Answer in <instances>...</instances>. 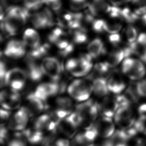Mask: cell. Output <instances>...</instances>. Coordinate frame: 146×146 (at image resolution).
Masks as SVG:
<instances>
[{
  "label": "cell",
  "instance_id": "7bdbcfd3",
  "mask_svg": "<svg viewBox=\"0 0 146 146\" xmlns=\"http://www.w3.org/2000/svg\"><path fill=\"white\" fill-rule=\"evenodd\" d=\"M108 1L113 6H119L120 5L129 2L132 0H108Z\"/></svg>",
  "mask_w": 146,
  "mask_h": 146
},
{
  "label": "cell",
  "instance_id": "f6af8a7d",
  "mask_svg": "<svg viewBox=\"0 0 146 146\" xmlns=\"http://www.w3.org/2000/svg\"><path fill=\"white\" fill-rule=\"evenodd\" d=\"M3 9H4V7L0 3V22L2 21L5 17Z\"/></svg>",
  "mask_w": 146,
  "mask_h": 146
},
{
  "label": "cell",
  "instance_id": "4fadbf2b",
  "mask_svg": "<svg viewBox=\"0 0 146 146\" xmlns=\"http://www.w3.org/2000/svg\"><path fill=\"white\" fill-rule=\"evenodd\" d=\"M26 47L23 40L11 39L7 43L4 53L7 58L19 59L23 57L26 53Z\"/></svg>",
  "mask_w": 146,
  "mask_h": 146
},
{
  "label": "cell",
  "instance_id": "30bf717a",
  "mask_svg": "<svg viewBox=\"0 0 146 146\" xmlns=\"http://www.w3.org/2000/svg\"><path fill=\"white\" fill-rule=\"evenodd\" d=\"M98 136L106 139L110 137L115 132V124L112 117L100 116L94 124Z\"/></svg>",
  "mask_w": 146,
  "mask_h": 146
},
{
  "label": "cell",
  "instance_id": "e0dca14e",
  "mask_svg": "<svg viewBox=\"0 0 146 146\" xmlns=\"http://www.w3.org/2000/svg\"><path fill=\"white\" fill-rule=\"evenodd\" d=\"M27 77L33 82H38L44 75L41 64L37 63V60H27V69L26 70Z\"/></svg>",
  "mask_w": 146,
  "mask_h": 146
},
{
  "label": "cell",
  "instance_id": "ba28073f",
  "mask_svg": "<svg viewBox=\"0 0 146 146\" xmlns=\"http://www.w3.org/2000/svg\"><path fill=\"white\" fill-rule=\"evenodd\" d=\"M123 75L117 71H113L107 77V87L110 94L118 95L126 90L127 83Z\"/></svg>",
  "mask_w": 146,
  "mask_h": 146
},
{
  "label": "cell",
  "instance_id": "d6986e66",
  "mask_svg": "<svg viewBox=\"0 0 146 146\" xmlns=\"http://www.w3.org/2000/svg\"><path fill=\"white\" fill-rule=\"evenodd\" d=\"M77 128L68 116L60 120L58 125V129L62 134L69 138L74 136L76 132Z\"/></svg>",
  "mask_w": 146,
  "mask_h": 146
},
{
  "label": "cell",
  "instance_id": "5b68a950",
  "mask_svg": "<svg viewBox=\"0 0 146 146\" xmlns=\"http://www.w3.org/2000/svg\"><path fill=\"white\" fill-rule=\"evenodd\" d=\"M28 78L26 70L20 68H13L8 70L5 77L4 84L11 89L19 91L22 90Z\"/></svg>",
  "mask_w": 146,
  "mask_h": 146
},
{
  "label": "cell",
  "instance_id": "c3c4849f",
  "mask_svg": "<svg viewBox=\"0 0 146 146\" xmlns=\"http://www.w3.org/2000/svg\"><path fill=\"white\" fill-rule=\"evenodd\" d=\"M46 146H51L50 145H46Z\"/></svg>",
  "mask_w": 146,
  "mask_h": 146
},
{
  "label": "cell",
  "instance_id": "ffe728a7",
  "mask_svg": "<svg viewBox=\"0 0 146 146\" xmlns=\"http://www.w3.org/2000/svg\"><path fill=\"white\" fill-rule=\"evenodd\" d=\"M104 43L100 38L92 39L87 46L88 54L92 58H97L105 52Z\"/></svg>",
  "mask_w": 146,
  "mask_h": 146
},
{
  "label": "cell",
  "instance_id": "52a82bcc",
  "mask_svg": "<svg viewBox=\"0 0 146 146\" xmlns=\"http://www.w3.org/2000/svg\"><path fill=\"white\" fill-rule=\"evenodd\" d=\"M40 64L44 75H47L53 82L60 81L63 68L57 58L53 56L46 57L43 59Z\"/></svg>",
  "mask_w": 146,
  "mask_h": 146
},
{
  "label": "cell",
  "instance_id": "7dc6e473",
  "mask_svg": "<svg viewBox=\"0 0 146 146\" xmlns=\"http://www.w3.org/2000/svg\"><path fill=\"white\" fill-rule=\"evenodd\" d=\"M0 146H6L5 140L0 137Z\"/></svg>",
  "mask_w": 146,
  "mask_h": 146
},
{
  "label": "cell",
  "instance_id": "7402d4cb",
  "mask_svg": "<svg viewBox=\"0 0 146 146\" xmlns=\"http://www.w3.org/2000/svg\"><path fill=\"white\" fill-rule=\"evenodd\" d=\"M111 68L106 62H99L96 64L91 71V74L87 77L91 80H93L96 78H106L110 74Z\"/></svg>",
  "mask_w": 146,
  "mask_h": 146
},
{
  "label": "cell",
  "instance_id": "8d00e7d4",
  "mask_svg": "<svg viewBox=\"0 0 146 146\" xmlns=\"http://www.w3.org/2000/svg\"><path fill=\"white\" fill-rule=\"evenodd\" d=\"M44 3L55 12L59 11L62 7V0H44Z\"/></svg>",
  "mask_w": 146,
  "mask_h": 146
},
{
  "label": "cell",
  "instance_id": "74e56055",
  "mask_svg": "<svg viewBox=\"0 0 146 146\" xmlns=\"http://www.w3.org/2000/svg\"><path fill=\"white\" fill-rule=\"evenodd\" d=\"M10 112L3 108H0V126L3 125L10 117Z\"/></svg>",
  "mask_w": 146,
  "mask_h": 146
},
{
  "label": "cell",
  "instance_id": "83f0119b",
  "mask_svg": "<svg viewBox=\"0 0 146 146\" xmlns=\"http://www.w3.org/2000/svg\"><path fill=\"white\" fill-rule=\"evenodd\" d=\"M72 42L76 44H83L87 41V35L85 28H80L72 30Z\"/></svg>",
  "mask_w": 146,
  "mask_h": 146
},
{
  "label": "cell",
  "instance_id": "cb8c5ba5",
  "mask_svg": "<svg viewBox=\"0 0 146 146\" xmlns=\"http://www.w3.org/2000/svg\"><path fill=\"white\" fill-rule=\"evenodd\" d=\"M30 17L33 25L36 29H42L49 27L47 16L43 10L34 13Z\"/></svg>",
  "mask_w": 146,
  "mask_h": 146
},
{
  "label": "cell",
  "instance_id": "e575fe53",
  "mask_svg": "<svg viewBox=\"0 0 146 146\" xmlns=\"http://www.w3.org/2000/svg\"><path fill=\"white\" fill-rule=\"evenodd\" d=\"M90 2L88 0H70V6L75 11H79L88 7Z\"/></svg>",
  "mask_w": 146,
  "mask_h": 146
},
{
  "label": "cell",
  "instance_id": "9c48e42d",
  "mask_svg": "<svg viewBox=\"0 0 146 146\" xmlns=\"http://www.w3.org/2000/svg\"><path fill=\"white\" fill-rule=\"evenodd\" d=\"M21 103V96L18 91L3 90L0 91V106L7 110L18 108Z\"/></svg>",
  "mask_w": 146,
  "mask_h": 146
},
{
  "label": "cell",
  "instance_id": "44dd1931",
  "mask_svg": "<svg viewBox=\"0 0 146 146\" xmlns=\"http://www.w3.org/2000/svg\"><path fill=\"white\" fill-rule=\"evenodd\" d=\"M92 93L101 99L109 95L106 78H99L92 80Z\"/></svg>",
  "mask_w": 146,
  "mask_h": 146
},
{
  "label": "cell",
  "instance_id": "9a60e30c",
  "mask_svg": "<svg viewBox=\"0 0 146 146\" xmlns=\"http://www.w3.org/2000/svg\"><path fill=\"white\" fill-rule=\"evenodd\" d=\"M92 59V58L88 54L82 55L78 58V62L76 67L70 74L76 77L88 75L93 68Z\"/></svg>",
  "mask_w": 146,
  "mask_h": 146
},
{
  "label": "cell",
  "instance_id": "3957f363",
  "mask_svg": "<svg viewBox=\"0 0 146 146\" xmlns=\"http://www.w3.org/2000/svg\"><path fill=\"white\" fill-rule=\"evenodd\" d=\"M67 91L76 101H86L92 93V81L87 78L74 80L68 86Z\"/></svg>",
  "mask_w": 146,
  "mask_h": 146
},
{
  "label": "cell",
  "instance_id": "484cf974",
  "mask_svg": "<svg viewBox=\"0 0 146 146\" xmlns=\"http://www.w3.org/2000/svg\"><path fill=\"white\" fill-rule=\"evenodd\" d=\"M121 19L110 18V20L106 21L105 32L109 34L119 33L122 28V23Z\"/></svg>",
  "mask_w": 146,
  "mask_h": 146
},
{
  "label": "cell",
  "instance_id": "ab89813d",
  "mask_svg": "<svg viewBox=\"0 0 146 146\" xmlns=\"http://www.w3.org/2000/svg\"><path fill=\"white\" fill-rule=\"evenodd\" d=\"M78 62V58H71L69 59L66 63V70L70 73L76 67Z\"/></svg>",
  "mask_w": 146,
  "mask_h": 146
},
{
  "label": "cell",
  "instance_id": "4316f807",
  "mask_svg": "<svg viewBox=\"0 0 146 146\" xmlns=\"http://www.w3.org/2000/svg\"><path fill=\"white\" fill-rule=\"evenodd\" d=\"M121 18L123 21L128 23H134L139 19V16L129 7H125L121 9Z\"/></svg>",
  "mask_w": 146,
  "mask_h": 146
},
{
  "label": "cell",
  "instance_id": "f35d334b",
  "mask_svg": "<svg viewBox=\"0 0 146 146\" xmlns=\"http://www.w3.org/2000/svg\"><path fill=\"white\" fill-rule=\"evenodd\" d=\"M108 39L110 43L115 46H118L121 41V35L119 33L109 34Z\"/></svg>",
  "mask_w": 146,
  "mask_h": 146
},
{
  "label": "cell",
  "instance_id": "b9f144b4",
  "mask_svg": "<svg viewBox=\"0 0 146 146\" xmlns=\"http://www.w3.org/2000/svg\"><path fill=\"white\" fill-rule=\"evenodd\" d=\"M136 41L141 45L146 47V32L139 34Z\"/></svg>",
  "mask_w": 146,
  "mask_h": 146
},
{
  "label": "cell",
  "instance_id": "8992f818",
  "mask_svg": "<svg viewBox=\"0 0 146 146\" xmlns=\"http://www.w3.org/2000/svg\"><path fill=\"white\" fill-rule=\"evenodd\" d=\"M66 89V84L64 82L43 83L38 85L34 92V94L42 101L46 103L47 99L51 96L63 92Z\"/></svg>",
  "mask_w": 146,
  "mask_h": 146
},
{
  "label": "cell",
  "instance_id": "bcb514c9",
  "mask_svg": "<svg viewBox=\"0 0 146 146\" xmlns=\"http://www.w3.org/2000/svg\"><path fill=\"white\" fill-rule=\"evenodd\" d=\"M21 0H2V2L3 3L5 6H7V8L9 7L8 6V3H10V2H18V1H19Z\"/></svg>",
  "mask_w": 146,
  "mask_h": 146
},
{
  "label": "cell",
  "instance_id": "f1b7e54d",
  "mask_svg": "<svg viewBox=\"0 0 146 146\" xmlns=\"http://www.w3.org/2000/svg\"><path fill=\"white\" fill-rule=\"evenodd\" d=\"M138 35L136 29L132 25H128L124 30V36L128 44L135 42Z\"/></svg>",
  "mask_w": 146,
  "mask_h": 146
},
{
  "label": "cell",
  "instance_id": "ee69618b",
  "mask_svg": "<svg viewBox=\"0 0 146 146\" xmlns=\"http://www.w3.org/2000/svg\"><path fill=\"white\" fill-rule=\"evenodd\" d=\"M138 112L140 115H146V103H143L138 107Z\"/></svg>",
  "mask_w": 146,
  "mask_h": 146
},
{
  "label": "cell",
  "instance_id": "5bb4252c",
  "mask_svg": "<svg viewBox=\"0 0 146 146\" xmlns=\"http://www.w3.org/2000/svg\"><path fill=\"white\" fill-rule=\"evenodd\" d=\"M25 107L29 112L30 116H32L46 110L48 106L46 102L38 98L34 92H31L26 97Z\"/></svg>",
  "mask_w": 146,
  "mask_h": 146
},
{
  "label": "cell",
  "instance_id": "ac0fdd59",
  "mask_svg": "<svg viewBox=\"0 0 146 146\" xmlns=\"http://www.w3.org/2000/svg\"><path fill=\"white\" fill-rule=\"evenodd\" d=\"M23 41L26 46L31 48H36L40 45V39L38 33L33 29H26L23 35Z\"/></svg>",
  "mask_w": 146,
  "mask_h": 146
},
{
  "label": "cell",
  "instance_id": "277c9868",
  "mask_svg": "<svg viewBox=\"0 0 146 146\" xmlns=\"http://www.w3.org/2000/svg\"><path fill=\"white\" fill-rule=\"evenodd\" d=\"M136 120L135 114L132 105L119 107L113 116L115 125L122 130H127L132 127Z\"/></svg>",
  "mask_w": 146,
  "mask_h": 146
},
{
  "label": "cell",
  "instance_id": "60d3db41",
  "mask_svg": "<svg viewBox=\"0 0 146 146\" xmlns=\"http://www.w3.org/2000/svg\"><path fill=\"white\" fill-rule=\"evenodd\" d=\"M55 146H71V143L67 139L61 138L55 141Z\"/></svg>",
  "mask_w": 146,
  "mask_h": 146
},
{
  "label": "cell",
  "instance_id": "8fae6325",
  "mask_svg": "<svg viewBox=\"0 0 146 146\" xmlns=\"http://www.w3.org/2000/svg\"><path fill=\"white\" fill-rule=\"evenodd\" d=\"M99 112L100 116L113 118L119 105L116 99V96L108 95L101 99L98 103Z\"/></svg>",
  "mask_w": 146,
  "mask_h": 146
},
{
  "label": "cell",
  "instance_id": "d4e9b609",
  "mask_svg": "<svg viewBox=\"0 0 146 146\" xmlns=\"http://www.w3.org/2000/svg\"><path fill=\"white\" fill-rule=\"evenodd\" d=\"M55 110L64 112L68 115L72 113L73 103L71 99L67 96H59L55 99Z\"/></svg>",
  "mask_w": 146,
  "mask_h": 146
},
{
  "label": "cell",
  "instance_id": "f546056e",
  "mask_svg": "<svg viewBox=\"0 0 146 146\" xmlns=\"http://www.w3.org/2000/svg\"><path fill=\"white\" fill-rule=\"evenodd\" d=\"M50 43L56 44L59 40L66 38V33L61 27H57L52 30L48 36Z\"/></svg>",
  "mask_w": 146,
  "mask_h": 146
},
{
  "label": "cell",
  "instance_id": "2e32d148",
  "mask_svg": "<svg viewBox=\"0 0 146 146\" xmlns=\"http://www.w3.org/2000/svg\"><path fill=\"white\" fill-rule=\"evenodd\" d=\"M111 7L106 0H92L88 6V10L94 17H99L108 15Z\"/></svg>",
  "mask_w": 146,
  "mask_h": 146
},
{
  "label": "cell",
  "instance_id": "1f68e13d",
  "mask_svg": "<svg viewBox=\"0 0 146 146\" xmlns=\"http://www.w3.org/2000/svg\"><path fill=\"white\" fill-rule=\"evenodd\" d=\"M23 2L25 7L29 11L39 9L44 3V0H23Z\"/></svg>",
  "mask_w": 146,
  "mask_h": 146
},
{
  "label": "cell",
  "instance_id": "836d02e7",
  "mask_svg": "<svg viewBox=\"0 0 146 146\" xmlns=\"http://www.w3.org/2000/svg\"><path fill=\"white\" fill-rule=\"evenodd\" d=\"M7 146H27L26 140L22 136L21 132H17L14 138L9 141Z\"/></svg>",
  "mask_w": 146,
  "mask_h": 146
},
{
  "label": "cell",
  "instance_id": "7a4b0ae2",
  "mask_svg": "<svg viewBox=\"0 0 146 146\" xmlns=\"http://www.w3.org/2000/svg\"><path fill=\"white\" fill-rule=\"evenodd\" d=\"M122 74L133 81H138L144 78L146 74V68L144 62L139 58L128 57L121 63Z\"/></svg>",
  "mask_w": 146,
  "mask_h": 146
},
{
  "label": "cell",
  "instance_id": "d590c367",
  "mask_svg": "<svg viewBox=\"0 0 146 146\" xmlns=\"http://www.w3.org/2000/svg\"><path fill=\"white\" fill-rule=\"evenodd\" d=\"M106 21L102 19H94L91 24L92 30L97 33H102L105 32Z\"/></svg>",
  "mask_w": 146,
  "mask_h": 146
},
{
  "label": "cell",
  "instance_id": "6da1fadb",
  "mask_svg": "<svg viewBox=\"0 0 146 146\" xmlns=\"http://www.w3.org/2000/svg\"><path fill=\"white\" fill-rule=\"evenodd\" d=\"M76 112L81 119L80 126L84 130L91 128L98 118L99 114L98 103L92 100H87L76 106Z\"/></svg>",
  "mask_w": 146,
  "mask_h": 146
},
{
  "label": "cell",
  "instance_id": "4dcf8cb0",
  "mask_svg": "<svg viewBox=\"0 0 146 146\" xmlns=\"http://www.w3.org/2000/svg\"><path fill=\"white\" fill-rule=\"evenodd\" d=\"M139 98H146V79H142L136 82L133 85Z\"/></svg>",
  "mask_w": 146,
  "mask_h": 146
},
{
  "label": "cell",
  "instance_id": "7c38bea8",
  "mask_svg": "<svg viewBox=\"0 0 146 146\" xmlns=\"http://www.w3.org/2000/svg\"><path fill=\"white\" fill-rule=\"evenodd\" d=\"M30 117V114L26 108L25 107H21L10 119L9 128L17 131L24 130Z\"/></svg>",
  "mask_w": 146,
  "mask_h": 146
},
{
  "label": "cell",
  "instance_id": "d6a6232c",
  "mask_svg": "<svg viewBox=\"0 0 146 146\" xmlns=\"http://www.w3.org/2000/svg\"><path fill=\"white\" fill-rule=\"evenodd\" d=\"M133 127L138 132L142 133L146 135V115H140L136 121Z\"/></svg>",
  "mask_w": 146,
  "mask_h": 146
},
{
  "label": "cell",
  "instance_id": "603a6c76",
  "mask_svg": "<svg viewBox=\"0 0 146 146\" xmlns=\"http://www.w3.org/2000/svg\"><path fill=\"white\" fill-rule=\"evenodd\" d=\"M125 58L124 48H116L111 51L108 55L106 62L112 68L121 63Z\"/></svg>",
  "mask_w": 146,
  "mask_h": 146
}]
</instances>
